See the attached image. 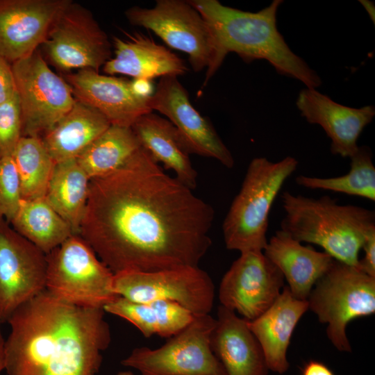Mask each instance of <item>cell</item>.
<instances>
[{
	"label": "cell",
	"instance_id": "6da1fadb",
	"mask_svg": "<svg viewBox=\"0 0 375 375\" xmlns=\"http://www.w3.org/2000/svg\"><path fill=\"white\" fill-rule=\"evenodd\" d=\"M141 147L91 179L80 235L114 274L197 267L215 211Z\"/></svg>",
	"mask_w": 375,
	"mask_h": 375
},
{
	"label": "cell",
	"instance_id": "7a4b0ae2",
	"mask_svg": "<svg viewBox=\"0 0 375 375\" xmlns=\"http://www.w3.org/2000/svg\"><path fill=\"white\" fill-rule=\"evenodd\" d=\"M105 312L65 303L44 290L7 322L6 375H97L111 342Z\"/></svg>",
	"mask_w": 375,
	"mask_h": 375
},
{
	"label": "cell",
	"instance_id": "3957f363",
	"mask_svg": "<svg viewBox=\"0 0 375 375\" xmlns=\"http://www.w3.org/2000/svg\"><path fill=\"white\" fill-rule=\"evenodd\" d=\"M208 22L214 44V60L206 73L203 85L217 72L229 53L246 62L265 60L281 75L295 78L306 88L319 87L322 79L287 44L276 26V13L282 0H274L256 12L243 11L217 0H189Z\"/></svg>",
	"mask_w": 375,
	"mask_h": 375
},
{
	"label": "cell",
	"instance_id": "277c9868",
	"mask_svg": "<svg viewBox=\"0 0 375 375\" xmlns=\"http://www.w3.org/2000/svg\"><path fill=\"white\" fill-rule=\"evenodd\" d=\"M285 215L281 230L299 242L315 244L333 258L359 266L358 254L367 235L375 231V212L354 205H341L331 197L281 194Z\"/></svg>",
	"mask_w": 375,
	"mask_h": 375
},
{
	"label": "cell",
	"instance_id": "5b68a950",
	"mask_svg": "<svg viewBox=\"0 0 375 375\" xmlns=\"http://www.w3.org/2000/svg\"><path fill=\"white\" fill-rule=\"evenodd\" d=\"M297 166L298 161L291 156L275 162L263 157L250 162L240 190L222 224L228 249L240 253L263 251L267 243L270 210L284 183Z\"/></svg>",
	"mask_w": 375,
	"mask_h": 375
},
{
	"label": "cell",
	"instance_id": "8992f818",
	"mask_svg": "<svg viewBox=\"0 0 375 375\" xmlns=\"http://www.w3.org/2000/svg\"><path fill=\"white\" fill-rule=\"evenodd\" d=\"M45 290L58 299L83 307L103 308L119 297L112 272L78 235L46 254Z\"/></svg>",
	"mask_w": 375,
	"mask_h": 375
},
{
	"label": "cell",
	"instance_id": "52a82bcc",
	"mask_svg": "<svg viewBox=\"0 0 375 375\" xmlns=\"http://www.w3.org/2000/svg\"><path fill=\"white\" fill-rule=\"evenodd\" d=\"M307 301L308 309L327 324L326 334L333 345L340 351L350 352L347 326L356 318L374 313L375 278L358 267L333 259Z\"/></svg>",
	"mask_w": 375,
	"mask_h": 375
},
{
	"label": "cell",
	"instance_id": "ba28073f",
	"mask_svg": "<svg viewBox=\"0 0 375 375\" xmlns=\"http://www.w3.org/2000/svg\"><path fill=\"white\" fill-rule=\"evenodd\" d=\"M215 319L194 315L184 329L157 349L135 348L122 360L141 375H227L211 348Z\"/></svg>",
	"mask_w": 375,
	"mask_h": 375
},
{
	"label": "cell",
	"instance_id": "9c48e42d",
	"mask_svg": "<svg viewBox=\"0 0 375 375\" xmlns=\"http://www.w3.org/2000/svg\"><path fill=\"white\" fill-rule=\"evenodd\" d=\"M112 42L93 14L70 1L51 26L40 51L62 74L72 69L99 72L112 57Z\"/></svg>",
	"mask_w": 375,
	"mask_h": 375
},
{
	"label": "cell",
	"instance_id": "30bf717a",
	"mask_svg": "<svg viewBox=\"0 0 375 375\" xmlns=\"http://www.w3.org/2000/svg\"><path fill=\"white\" fill-rule=\"evenodd\" d=\"M22 114V137L41 138L73 106L70 86L40 49L12 64Z\"/></svg>",
	"mask_w": 375,
	"mask_h": 375
},
{
	"label": "cell",
	"instance_id": "8fae6325",
	"mask_svg": "<svg viewBox=\"0 0 375 375\" xmlns=\"http://www.w3.org/2000/svg\"><path fill=\"white\" fill-rule=\"evenodd\" d=\"M124 15L132 25L152 31L170 48L186 53L194 72L210 69L214 60L210 28L189 1L157 0L152 8L132 6Z\"/></svg>",
	"mask_w": 375,
	"mask_h": 375
},
{
	"label": "cell",
	"instance_id": "7c38bea8",
	"mask_svg": "<svg viewBox=\"0 0 375 375\" xmlns=\"http://www.w3.org/2000/svg\"><path fill=\"white\" fill-rule=\"evenodd\" d=\"M114 289L118 296L135 302H175L195 316L209 314L215 298L213 282L199 266L119 273Z\"/></svg>",
	"mask_w": 375,
	"mask_h": 375
},
{
	"label": "cell",
	"instance_id": "4fadbf2b",
	"mask_svg": "<svg viewBox=\"0 0 375 375\" xmlns=\"http://www.w3.org/2000/svg\"><path fill=\"white\" fill-rule=\"evenodd\" d=\"M0 217V324L45 290L46 254Z\"/></svg>",
	"mask_w": 375,
	"mask_h": 375
},
{
	"label": "cell",
	"instance_id": "5bb4252c",
	"mask_svg": "<svg viewBox=\"0 0 375 375\" xmlns=\"http://www.w3.org/2000/svg\"><path fill=\"white\" fill-rule=\"evenodd\" d=\"M283 282V274L263 251L241 252L220 283L221 306L254 319L274 302Z\"/></svg>",
	"mask_w": 375,
	"mask_h": 375
},
{
	"label": "cell",
	"instance_id": "9a60e30c",
	"mask_svg": "<svg viewBox=\"0 0 375 375\" xmlns=\"http://www.w3.org/2000/svg\"><path fill=\"white\" fill-rule=\"evenodd\" d=\"M152 111L165 115L177 129L190 153L214 158L227 168L234 166L231 152L221 140L209 120L192 105L188 93L178 76L160 77L149 97Z\"/></svg>",
	"mask_w": 375,
	"mask_h": 375
},
{
	"label": "cell",
	"instance_id": "2e32d148",
	"mask_svg": "<svg viewBox=\"0 0 375 375\" xmlns=\"http://www.w3.org/2000/svg\"><path fill=\"white\" fill-rule=\"evenodd\" d=\"M76 100L101 113L110 125L131 127L142 115L153 112L149 97L137 94L132 81L90 69L62 74Z\"/></svg>",
	"mask_w": 375,
	"mask_h": 375
},
{
	"label": "cell",
	"instance_id": "e0dca14e",
	"mask_svg": "<svg viewBox=\"0 0 375 375\" xmlns=\"http://www.w3.org/2000/svg\"><path fill=\"white\" fill-rule=\"evenodd\" d=\"M71 0H0V55L10 64L38 50Z\"/></svg>",
	"mask_w": 375,
	"mask_h": 375
},
{
	"label": "cell",
	"instance_id": "ac0fdd59",
	"mask_svg": "<svg viewBox=\"0 0 375 375\" xmlns=\"http://www.w3.org/2000/svg\"><path fill=\"white\" fill-rule=\"evenodd\" d=\"M296 105L307 122L324 130L331 140V153L343 158L356 153L358 139L375 115L374 106L360 108L343 106L315 88L301 90Z\"/></svg>",
	"mask_w": 375,
	"mask_h": 375
},
{
	"label": "cell",
	"instance_id": "d6986e66",
	"mask_svg": "<svg viewBox=\"0 0 375 375\" xmlns=\"http://www.w3.org/2000/svg\"><path fill=\"white\" fill-rule=\"evenodd\" d=\"M124 34L126 39L112 38L114 56L102 67L106 74L151 81L167 75L178 76L188 71L183 59L151 38L137 33Z\"/></svg>",
	"mask_w": 375,
	"mask_h": 375
},
{
	"label": "cell",
	"instance_id": "ffe728a7",
	"mask_svg": "<svg viewBox=\"0 0 375 375\" xmlns=\"http://www.w3.org/2000/svg\"><path fill=\"white\" fill-rule=\"evenodd\" d=\"M211 348L227 375L268 374L262 349L247 320L222 306L218 308Z\"/></svg>",
	"mask_w": 375,
	"mask_h": 375
},
{
	"label": "cell",
	"instance_id": "44dd1931",
	"mask_svg": "<svg viewBox=\"0 0 375 375\" xmlns=\"http://www.w3.org/2000/svg\"><path fill=\"white\" fill-rule=\"evenodd\" d=\"M308 310V301L295 298L285 286L263 313L254 319H246L262 349L269 370L283 374L288 369L287 350L290 339L297 323Z\"/></svg>",
	"mask_w": 375,
	"mask_h": 375
},
{
	"label": "cell",
	"instance_id": "7402d4cb",
	"mask_svg": "<svg viewBox=\"0 0 375 375\" xmlns=\"http://www.w3.org/2000/svg\"><path fill=\"white\" fill-rule=\"evenodd\" d=\"M263 253L283 274L292 294L301 300H307L334 259L325 251L301 244L282 230L270 238Z\"/></svg>",
	"mask_w": 375,
	"mask_h": 375
},
{
	"label": "cell",
	"instance_id": "603a6c76",
	"mask_svg": "<svg viewBox=\"0 0 375 375\" xmlns=\"http://www.w3.org/2000/svg\"><path fill=\"white\" fill-rule=\"evenodd\" d=\"M131 128L141 147L156 162L172 170L178 181L192 190L196 188L198 174L190 161V153L168 119L150 112L140 117Z\"/></svg>",
	"mask_w": 375,
	"mask_h": 375
},
{
	"label": "cell",
	"instance_id": "cb8c5ba5",
	"mask_svg": "<svg viewBox=\"0 0 375 375\" xmlns=\"http://www.w3.org/2000/svg\"><path fill=\"white\" fill-rule=\"evenodd\" d=\"M110 126L98 110L75 99L71 109L40 139L56 164L76 159Z\"/></svg>",
	"mask_w": 375,
	"mask_h": 375
},
{
	"label": "cell",
	"instance_id": "d4e9b609",
	"mask_svg": "<svg viewBox=\"0 0 375 375\" xmlns=\"http://www.w3.org/2000/svg\"><path fill=\"white\" fill-rule=\"evenodd\" d=\"M103 310L128 321L145 338L153 335L171 338L188 326L194 317L191 312L175 302H135L119 296L106 305Z\"/></svg>",
	"mask_w": 375,
	"mask_h": 375
},
{
	"label": "cell",
	"instance_id": "484cf974",
	"mask_svg": "<svg viewBox=\"0 0 375 375\" xmlns=\"http://www.w3.org/2000/svg\"><path fill=\"white\" fill-rule=\"evenodd\" d=\"M90 178L76 159L55 164L45 199L78 235L86 208Z\"/></svg>",
	"mask_w": 375,
	"mask_h": 375
},
{
	"label": "cell",
	"instance_id": "4316f807",
	"mask_svg": "<svg viewBox=\"0 0 375 375\" xmlns=\"http://www.w3.org/2000/svg\"><path fill=\"white\" fill-rule=\"evenodd\" d=\"M12 228L45 254L74 235L69 225L44 197L22 199Z\"/></svg>",
	"mask_w": 375,
	"mask_h": 375
},
{
	"label": "cell",
	"instance_id": "83f0119b",
	"mask_svg": "<svg viewBox=\"0 0 375 375\" xmlns=\"http://www.w3.org/2000/svg\"><path fill=\"white\" fill-rule=\"evenodd\" d=\"M140 148L131 127L110 125L76 160L91 180L118 169Z\"/></svg>",
	"mask_w": 375,
	"mask_h": 375
},
{
	"label": "cell",
	"instance_id": "f1b7e54d",
	"mask_svg": "<svg viewBox=\"0 0 375 375\" xmlns=\"http://www.w3.org/2000/svg\"><path fill=\"white\" fill-rule=\"evenodd\" d=\"M349 172L342 176L320 178L299 175L296 183L312 190H324L375 200V167L368 147H359L351 158Z\"/></svg>",
	"mask_w": 375,
	"mask_h": 375
},
{
	"label": "cell",
	"instance_id": "f546056e",
	"mask_svg": "<svg viewBox=\"0 0 375 375\" xmlns=\"http://www.w3.org/2000/svg\"><path fill=\"white\" fill-rule=\"evenodd\" d=\"M12 158L20 179L22 199L44 197L55 163L41 139L22 137Z\"/></svg>",
	"mask_w": 375,
	"mask_h": 375
},
{
	"label": "cell",
	"instance_id": "4dcf8cb0",
	"mask_svg": "<svg viewBox=\"0 0 375 375\" xmlns=\"http://www.w3.org/2000/svg\"><path fill=\"white\" fill-rule=\"evenodd\" d=\"M22 200L21 183L12 156L0 158V217L9 224L17 215Z\"/></svg>",
	"mask_w": 375,
	"mask_h": 375
},
{
	"label": "cell",
	"instance_id": "1f68e13d",
	"mask_svg": "<svg viewBox=\"0 0 375 375\" xmlns=\"http://www.w3.org/2000/svg\"><path fill=\"white\" fill-rule=\"evenodd\" d=\"M22 114L15 94L0 104V158L12 156L22 138Z\"/></svg>",
	"mask_w": 375,
	"mask_h": 375
},
{
	"label": "cell",
	"instance_id": "d6a6232c",
	"mask_svg": "<svg viewBox=\"0 0 375 375\" xmlns=\"http://www.w3.org/2000/svg\"><path fill=\"white\" fill-rule=\"evenodd\" d=\"M17 92L12 64L0 55V104Z\"/></svg>",
	"mask_w": 375,
	"mask_h": 375
},
{
	"label": "cell",
	"instance_id": "836d02e7",
	"mask_svg": "<svg viewBox=\"0 0 375 375\" xmlns=\"http://www.w3.org/2000/svg\"><path fill=\"white\" fill-rule=\"evenodd\" d=\"M362 249L364 256L359 260L358 267L369 276L375 278V231L367 235Z\"/></svg>",
	"mask_w": 375,
	"mask_h": 375
},
{
	"label": "cell",
	"instance_id": "e575fe53",
	"mask_svg": "<svg viewBox=\"0 0 375 375\" xmlns=\"http://www.w3.org/2000/svg\"><path fill=\"white\" fill-rule=\"evenodd\" d=\"M302 375H335L324 364L316 360L307 362L302 371Z\"/></svg>",
	"mask_w": 375,
	"mask_h": 375
},
{
	"label": "cell",
	"instance_id": "d590c367",
	"mask_svg": "<svg viewBox=\"0 0 375 375\" xmlns=\"http://www.w3.org/2000/svg\"><path fill=\"white\" fill-rule=\"evenodd\" d=\"M359 2H360V3L363 6L370 19L373 21L374 24L375 7L374 2L368 0H360Z\"/></svg>",
	"mask_w": 375,
	"mask_h": 375
},
{
	"label": "cell",
	"instance_id": "8d00e7d4",
	"mask_svg": "<svg viewBox=\"0 0 375 375\" xmlns=\"http://www.w3.org/2000/svg\"><path fill=\"white\" fill-rule=\"evenodd\" d=\"M4 341L5 338L2 333L1 324H0V374L5 369Z\"/></svg>",
	"mask_w": 375,
	"mask_h": 375
},
{
	"label": "cell",
	"instance_id": "74e56055",
	"mask_svg": "<svg viewBox=\"0 0 375 375\" xmlns=\"http://www.w3.org/2000/svg\"><path fill=\"white\" fill-rule=\"evenodd\" d=\"M116 375H135V374L131 371H122V372H119Z\"/></svg>",
	"mask_w": 375,
	"mask_h": 375
}]
</instances>
